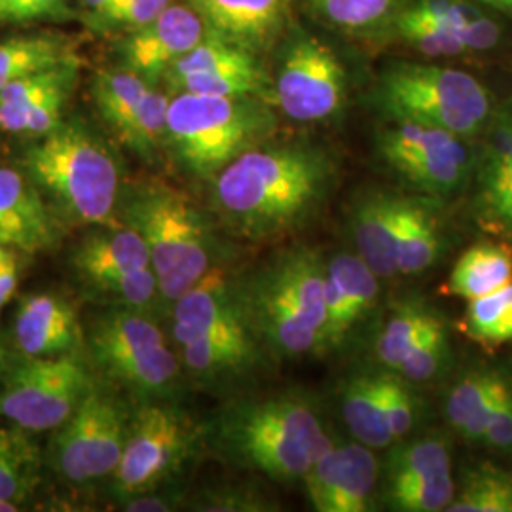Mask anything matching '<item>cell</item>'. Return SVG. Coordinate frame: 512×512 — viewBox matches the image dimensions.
I'll use <instances>...</instances> for the list:
<instances>
[{
    "label": "cell",
    "mask_w": 512,
    "mask_h": 512,
    "mask_svg": "<svg viewBox=\"0 0 512 512\" xmlns=\"http://www.w3.org/2000/svg\"><path fill=\"white\" fill-rule=\"evenodd\" d=\"M327 262L317 251H283L239 285L262 348L277 359L327 349Z\"/></svg>",
    "instance_id": "obj_2"
},
{
    "label": "cell",
    "mask_w": 512,
    "mask_h": 512,
    "mask_svg": "<svg viewBox=\"0 0 512 512\" xmlns=\"http://www.w3.org/2000/svg\"><path fill=\"white\" fill-rule=\"evenodd\" d=\"M378 279L357 253H342L327 262V349L342 346L355 327L374 310L380 294Z\"/></svg>",
    "instance_id": "obj_20"
},
{
    "label": "cell",
    "mask_w": 512,
    "mask_h": 512,
    "mask_svg": "<svg viewBox=\"0 0 512 512\" xmlns=\"http://www.w3.org/2000/svg\"><path fill=\"white\" fill-rule=\"evenodd\" d=\"M126 219L147 243L165 300H179L213 268L207 224L173 188L154 183L139 188L126 205Z\"/></svg>",
    "instance_id": "obj_7"
},
{
    "label": "cell",
    "mask_w": 512,
    "mask_h": 512,
    "mask_svg": "<svg viewBox=\"0 0 512 512\" xmlns=\"http://www.w3.org/2000/svg\"><path fill=\"white\" fill-rule=\"evenodd\" d=\"M21 165L63 219L88 226H118L120 169L93 133L61 122L23 152Z\"/></svg>",
    "instance_id": "obj_3"
},
{
    "label": "cell",
    "mask_w": 512,
    "mask_h": 512,
    "mask_svg": "<svg viewBox=\"0 0 512 512\" xmlns=\"http://www.w3.org/2000/svg\"><path fill=\"white\" fill-rule=\"evenodd\" d=\"M78 275L126 308H145L160 296L143 236L126 226H105L82 239L73 255Z\"/></svg>",
    "instance_id": "obj_14"
},
{
    "label": "cell",
    "mask_w": 512,
    "mask_h": 512,
    "mask_svg": "<svg viewBox=\"0 0 512 512\" xmlns=\"http://www.w3.org/2000/svg\"><path fill=\"white\" fill-rule=\"evenodd\" d=\"M128 433L129 423L122 404L103 387L93 385L52 440V465L74 484L114 475Z\"/></svg>",
    "instance_id": "obj_11"
},
{
    "label": "cell",
    "mask_w": 512,
    "mask_h": 512,
    "mask_svg": "<svg viewBox=\"0 0 512 512\" xmlns=\"http://www.w3.org/2000/svg\"><path fill=\"white\" fill-rule=\"evenodd\" d=\"M435 311L421 304H401L385 321L384 329L376 340V357L389 370H397L404 357L416 348L421 338L440 323Z\"/></svg>",
    "instance_id": "obj_33"
},
{
    "label": "cell",
    "mask_w": 512,
    "mask_h": 512,
    "mask_svg": "<svg viewBox=\"0 0 512 512\" xmlns=\"http://www.w3.org/2000/svg\"><path fill=\"white\" fill-rule=\"evenodd\" d=\"M408 10L421 18L435 19L452 27H463L482 14L478 8L463 0H418Z\"/></svg>",
    "instance_id": "obj_44"
},
{
    "label": "cell",
    "mask_w": 512,
    "mask_h": 512,
    "mask_svg": "<svg viewBox=\"0 0 512 512\" xmlns=\"http://www.w3.org/2000/svg\"><path fill=\"white\" fill-rule=\"evenodd\" d=\"M344 97L346 73L336 54L315 38L298 40L277 73V107L296 122H319L342 109Z\"/></svg>",
    "instance_id": "obj_15"
},
{
    "label": "cell",
    "mask_w": 512,
    "mask_h": 512,
    "mask_svg": "<svg viewBox=\"0 0 512 512\" xmlns=\"http://www.w3.org/2000/svg\"><path fill=\"white\" fill-rule=\"evenodd\" d=\"M171 4L173 0H114L105 10L92 14V19L97 27H126L135 31L154 21Z\"/></svg>",
    "instance_id": "obj_43"
},
{
    "label": "cell",
    "mask_w": 512,
    "mask_h": 512,
    "mask_svg": "<svg viewBox=\"0 0 512 512\" xmlns=\"http://www.w3.org/2000/svg\"><path fill=\"white\" fill-rule=\"evenodd\" d=\"M401 196L376 192L353 207L351 234L355 253L365 260L380 279L399 274L397 264V219Z\"/></svg>",
    "instance_id": "obj_23"
},
{
    "label": "cell",
    "mask_w": 512,
    "mask_h": 512,
    "mask_svg": "<svg viewBox=\"0 0 512 512\" xmlns=\"http://www.w3.org/2000/svg\"><path fill=\"white\" fill-rule=\"evenodd\" d=\"M382 490L385 505L399 512L446 511L458 492L452 473L385 486Z\"/></svg>",
    "instance_id": "obj_38"
},
{
    "label": "cell",
    "mask_w": 512,
    "mask_h": 512,
    "mask_svg": "<svg viewBox=\"0 0 512 512\" xmlns=\"http://www.w3.org/2000/svg\"><path fill=\"white\" fill-rule=\"evenodd\" d=\"M442 253V232L435 209L416 198H403L397 219L399 274L416 275L435 266Z\"/></svg>",
    "instance_id": "obj_27"
},
{
    "label": "cell",
    "mask_w": 512,
    "mask_h": 512,
    "mask_svg": "<svg viewBox=\"0 0 512 512\" xmlns=\"http://www.w3.org/2000/svg\"><path fill=\"white\" fill-rule=\"evenodd\" d=\"M384 488L412 480L452 473V448L444 435L399 440L389 446L384 463Z\"/></svg>",
    "instance_id": "obj_30"
},
{
    "label": "cell",
    "mask_w": 512,
    "mask_h": 512,
    "mask_svg": "<svg viewBox=\"0 0 512 512\" xmlns=\"http://www.w3.org/2000/svg\"><path fill=\"white\" fill-rule=\"evenodd\" d=\"M179 93H202L224 97H256L274 99V88L260 65L245 69H228L219 73L190 74L169 80Z\"/></svg>",
    "instance_id": "obj_36"
},
{
    "label": "cell",
    "mask_w": 512,
    "mask_h": 512,
    "mask_svg": "<svg viewBox=\"0 0 512 512\" xmlns=\"http://www.w3.org/2000/svg\"><path fill=\"white\" fill-rule=\"evenodd\" d=\"M512 382L490 370H475L463 376L446 397V420L469 442H482L495 412L509 397Z\"/></svg>",
    "instance_id": "obj_25"
},
{
    "label": "cell",
    "mask_w": 512,
    "mask_h": 512,
    "mask_svg": "<svg viewBox=\"0 0 512 512\" xmlns=\"http://www.w3.org/2000/svg\"><path fill=\"white\" fill-rule=\"evenodd\" d=\"M397 31L410 46L429 57L486 52L494 48L501 35L499 25L484 14L463 27H452L435 19L416 16L410 10H404L397 18Z\"/></svg>",
    "instance_id": "obj_26"
},
{
    "label": "cell",
    "mask_w": 512,
    "mask_h": 512,
    "mask_svg": "<svg viewBox=\"0 0 512 512\" xmlns=\"http://www.w3.org/2000/svg\"><path fill=\"white\" fill-rule=\"evenodd\" d=\"M482 442L497 450V452H511L512 450V391L509 397L495 412L494 420L488 425V431Z\"/></svg>",
    "instance_id": "obj_47"
},
{
    "label": "cell",
    "mask_w": 512,
    "mask_h": 512,
    "mask_svg": "<svg viewBox=\"0 0 512 512\" xmlns=\"http://www.w3.org/2000/svg\"><path fill=\"white\" fill-rule=\"evenodd\" d=\"M54 213L33 181L12 167H0V245L25 255L55 245Z\"/></svg>",
    "instance_id": "obj_19"
},
{
    "label": "cell",
    "mask_w": 512,
    "mask_h": 512,
    "mask_svg": "<svg viewBox=\"0 0 512 512\" xmlns=\"http://www.w3.org/2000/svg\"><path fill=\"white\" fill-rule=\"evenodd\" d=\"M463 141L444 129L395 122L380 135V154L406 183L433 198H446L458 194L473 171Z\"/></svg>",
    "instance_id": "obj_13"
},
{
    "label": "cell",
    "mask_w": 512,
    "mask_h": 512,
    "mask_svg": "<svg viewBox=\"0 0 512 512\" xmlns=\"http://www.w3.org/2000/svg\"><path fill=\"white\" fill-rule=\"evenodd\" d=\"M82 351L57 357H27L6 366L0 389V418L23 431L59 429L93 387Z\"/></svg>",
    "instance_id": "obj_10"
},
{
    "label": "cell",
    "mask_w": 512,
    "mask_h": 512,
    "mask_svg": "<svg viewBox=\"0 0 512 512\" xmlns=\"http://www.w3.org/2000/svg\"><path fill=\"white\" fill-rule=\"evenodd\" d=\"M220 439L243 465L277 482H298L330 437L310 401L287 393L228 410Z\"/></svg>",
    "instance_id": "obj_5"
},
{
    "label": "cell",
    "mask_w": 512,
    "mask_h": 512,
    "mask_svg": "<svg viewBox=\"0 0 512 512\" xmlns=\"http://www.w3.org/2000/svg\"><path fill=\"white\" fill-rule=\"evenodd\" d=\"M88 353L109 380L137 397H167L177 384L179 361L164 332L137 308L99 315L88 334Z\"/></svg>",
    "instance_id": "obj_9"
},
{
    "label": "cell",
    "mask_w": 512,
    "mask_h": 512,
    "mask_svg": "<svg viewBox=\"0 0 512 512\" xmlns=\"http://www.w3.org/2000/svg\"><path fill=\"white\" fill-rule=\"evenodd\" d=\"M311 8L332 25L357 31L368 29L391 12L395 0H308Z\"/></svg>",
    "instance_id": "obj_41"
},
{
    "label": "cell",
    "mask_w": 512,
    "mask_h": 512,
    "mask_svg": "<svg viewBox=\"0 0 512 512\" xmlns=\"http://www.w3.org/2000/svg\"><path fill=\"white\" fill-rule=\"evenodd\" d=\"M19 0H0V21H12Z\"/></svg>",
    "instance_id": "obj_49"
},
{
    "label": "cell",
    "mask_w": 512,
    "mask_h": 512,
    "mask_svg": "<svg viewBox=\"0 0 512 512\" xmlns=\"http://www.w3.org/2000/svg\"><path fill=\"white\" fill-rule=\"evenodd\" d=\"M380 109L393 122L444 129L461 139L490 126V92L471 73L442 65H399L382 76L376 90Z\"/></svg>",
    "instance_id": "obj_8"
},
{
    "label": "cell",
    "mask_w": 512,
    "mask_h": 512,
    "mask_svg": "<svg viewBox=\"0 0 512 512\" xmlns=\"http://www.w3.org/2000/svg\"><path fill=\"white\" fill-rule=\"evenodd\" d=\"M512 281V255L501 245L478 243L454 266L448 289L465 300L494 293Z\"/></svg>",
    "instance_id": "obj_31"
},
{
    "label": "cell",
    "mask_w": 512,
    "mask_h": 512,
    "mask_svg": "<svg viewBox=\"0 0 512 512\" xmlns=\"http://www.w3.org/2000/svg\"><path fill=\"white\" fill-rule=\"evenodd\" d=\"M448 359H450V338H448L446 323L440 321L421 338L416 348L404 357L403 363L393 372L403 376L406 382H429L439 376Z\"/></svg>",
    "instance_id": "obj_40"
},
{
    "label": "cell",
    "mask_w": 512,
    "mask_h": 512,
    "mask_svg": "<svg viewBox=\"0 0 512 512\" xmlns=\"http://www.w3.org/2000/svg\"><path fill=\"white\" fill-rule=\"evenodd\" d=\"M205 35V23L190 4H171L154 21L131 31L122 44L124 65L150 82L165 76Z\"/></svg>",
    "instance_id": "obj_17"
},
{
    "label": "cell",
    "mask_w": 512,
    "mask_h": 512,
    "mask_svg": "<svg viewBox=\"0 0 512 512\" xmlns=\"http://www.w3.org/2000/svg\"><path fill=\"white\" fill-rule=\"evenodd\" d=\"M196 442V427L169 404H145L129 423L128 442L114 471V490L124 499L150 494L173 475Z\"/></svg>",
    "instance_id": "obj_12"
},
{
    "label": "cell",
    "mask_w": 512,
    "mask_h": 512,
    "mask_svg": "<svg viewBox=\"0 0 512 512\" xmlns=\"http://www.w3.org/2000/svg\"><path fill=\"white\" fill-rule=\"evenodd\" d=\"M380 384H382L385 416L389 421L395 442H399L406 439L418 425L420 420L418 399L403 376H399L393 370L380 374Z\"/></svg>",
    "instance_id": "obj_42"
},
{
    "label": "cell",
    "mask_w": 512,
    "mask_h": 512,
    "mask_svg": "<svg viewBox=\"0 0 512 512\" xmlns=\"http://www.w3.org/2000/svg\"><path fill=\"white\" fill-rule=\"evenodd\" d=\"M448 512H512V478L492 463L471 469Z\"/></svg>",
    "instance_id": "obj_35"
},
{
    "label": "cell",
    "mask_w": 512,
    "mask_h": 512,
    "mask_svg": "<svg viewBox=\"0 0 512 512\" xmlns=\"http://www.w3.org/2000/svg\"><path fill=\"white\" fill-rule=\"evenodd\" d=\"M37 459L19 431L0 427V512L18 511L37 478Z\"/></svg>",
    "instance_id": "obj_34"
},
{
    "label": "cell",
    "mask_w": 512,
    "mask_h": 512,
    "mask_svg": "<svg viewBox=\"0 0 512 512\" xmlns=\"http://www.w3.org/2000/svg\"><path fill=\"white\" fill-rule=\"evenodd\" d=\"M507 103H509V105H511V109H512V97H511V99H509V101H507Z\"/></svg>",
    "instance_id": "obj_53"
},
{
    "label": "cell",
    "mask_w": 512,
    "mask_h": 512,
    "mask_svg": "<svg viewBox=\"0 0 512 512\" xmlns=\"http://www.w3.org/2000/svg\"><path fill=\"white\" fill-rule=\"evenodd\" d=\"M150 82L129 69H105L93 80V99L99 114L120 137L145 99Z\"/></svg>",
    "instance_id": "obj_32"
},
{
    "label": "cell",
    "mask_w": 512,
    "mask_h": 512,
    "mask_svg": "<svg viewBox=\"0 0 512 512\" xmlns=\"http://www.w3.org/2000/svg\"><path fill=\"white\" fill-rule=\"evenodd\" d=\"M380 465L374 448L359 440L330 437L313 459L302 482L313 509L319 512H368L374 509Z\"/></svg>",
    "instance_id": "obj_16"
},
{
    "label": "cell",
    "mask_w": 512,
    "mask_h": 512,
    "mask_svg": "<svg viewBox=\"0 0 512 512\" xmlns=\"http://www.w3.org/2000/svg\"><path fill=\"white\" fill-rule=\"evenodd\" d=\"M19 277V251L0 245V311L18 291Z\"/></svg>",
    "instance_id": "obj_48"
},
{
    "label": "cell",
    "mask_w": 512,
    "mask_h": 512,
    "mask_svg": "<svg viewBox=\"0 0 512 512\" xmlns=\"http://www.w3.org/2000/svg\"><path fill=\"white\" fill-rule=\"evenodd\" d=\"M171 99L154 88L148 90L120 139L131 150L150 158L167 141V112Z\"/></svg>",
    "instance_id": "obj_39"
},
{
    "label": "cell",
    "mask_w": 512,
    "mask_h": 512,
    "mask_svg": "<svg viewBox=\"0 0 512 512\" xmlns=\"http://www.w3.org/2000/svg\"><path fill=\"white\" fill-rule=\"evenodd\" d=\"M110 2H114V0H82V4L90 10V16L101 12V10H105Z\"/></svg>",
    "instance_id": "obj_51"
},
{
    "label": "cell",
    "mask_w": 512,
    "mask_h": 512,
    "mask_svg": "<svg viewBox=\"0 0 512 512\" xmlns=\"http://www.w3.org/2000/svg\"><path fill=\"white\" fill-rule=\"evenodd\" d=\"M173 336L183 363L200 380H230L251 370L262 344L245 310L239 285L211 268L173 302Z\"/></svg>",
    "instance_id": "obj_4"
},
{
    "label": "cell",
    "mask_w": 512,
    "mask_h": 512,
    "mask_svg": "<svg viewBox=\"0 0 512 512\" xmlns=\"http://www.w3.org/2000/svg\"><path fill=\"white\" fill-rule=\"evenodd\" d=\"M268 503L258 495L245 490H224L209 495L198 509L202 511H268Z\"/></svg>",
    "instance_id": "obj_45"
},
{
    "label": "cell",
    "mask_w": 512,
    "mask_h": 512,
    "mask_svg": "<svg viewBox=\"0 0 512 512\" xmlns=\"http://www.w3.org/2000/svg\"><path fill=\"white\" fill-rule=\"evenodd\" d=\"M207 33L243 48L260 44L281 27L287 0H188Z\"/></svg>",
    "instance_id": "obj_24"
},
{
    "label": "cell",
    "mask_w": 512,
    "mask_h": 512,
    "mask_svg": "<svg viewBox=\"0 0 512 512\" xmlns=\"http://www.w3.org/2000/svg\"><path fill=\"white\" fill-rule=\"evenodd\" d=\"M480 2L492 6V8L507 14V16H512V0H480Z\"/></svg>",
    "instance_id": "obj_50"
},
{
    "label": "cell",
    "mask_w": 512,
    "mask_h": 512,
    "mask_svg": "<svg viewBox=\"0 0 512 512\" xmlns=\"http://www.w3.org/2000/svg\"><path fill=\"white\" fill-rule=\"evenodd\" d=\"M467 334L484 344L512 342V281L494 293L467 300Z\"/></svg>",
    "instance_id": "obj_37"
},
{
    "label": "cell",
    "mask_w": 512,
    "mask_h": 512,
    "mask_svg": "<svg viewBox=\"0 0 512 512\" xmlns=\"http://www.w3.org/2000/svg\"><path fill=\"white\" fill-rule=\"evenodd\" d=\"M476 219L499 234H512V109L505 103L490 120L478 162Z\"/></svg>",
    "instance_id": "obj_21"
},
{
    "label": "cell",
    "mask_w": 512,
    "mask_h": 512,
    "mask_svg": "<svg viewBox=\"0 0 512 512\" xmlns=\"http://www.w3.org/2000/svg\"><path fill=\"white\" fill-rule=\"evenodd\" d=\"M6 363H4V353H2V348H0V380H2V376H4V372H6Z\"/></svg>",
    "instance_id": "obj_52"
},
{
    "label": "cell",
    "mask_w": 512,
    "mask_h": 512,
    "mask_svg": "<svg viewBox=\"0 0 512 512\" xmlns=\"http://www.w3.org/2000/svg\"><path fill=\"white\" fill-rule=\"evenodd\" d=\"M342 418L355 440L368 448L384 450L395 444L385 416L380 374H361L344 385Z\"/></svg>",
    "instance_id": "obj_28"
},
{
    "label": "cell",
    "mask_w": 512,
    "mask_h": 512,
    "mask_svg": "<svg viewBox=\"0 0 512 512\" xmlns=\"http://www.w3.org/2000/svg\"><path fill=\"white\" fill-rule=\"evenodd\" d=\"M73 38L27 35L0 42V90L21 78L76 61Z\"/></svg>",
    "instance_id": "obj_29"
},
{
    "label": "cell",
    "mask_w": 512,
    "mask_h": 512,
    "mask_svg": "<svg viewBox=\"0 0 512 512\" xmlns=\"http://www.w3.org/2000/svg\"><path fill=\"white\" fill-rule=\"evenodd\" d=\"M76 80V61L31 74L0 90V128L46 135L61 124V112Z\"/></svg>",
    "instance_id": "obj_18"
},
{
    "label": "cell",
    "mask_w": 512,
    "mask_h": 512,
    "mask_svg": "<svg viewBox=\"0 0 512 512\" xmlns=\"http://www.w3.org/2000/svg\"><path fill=\"white\" fill-rule=\"evenodd\" d=\"M334 169L308 147H255L215 177L213 203L239 238L272 241L306 226L327 202Z\"/></svg>",
    "instance_id": "obj_1"
},
{
    "label": "cell",
    "mask_w": 512,
    "mask_h": 512,
    "mask_svg": "<svg viewBox=\"0 0 512 512\" xmlns=\"http://www.w3.org/2000/svg\"><path fill=\"white\" fill-rule=\"evenodd\" d=\"M274 128V114L256 97L177 93L167 112V143L196 177H217Z\"/></svg>",
    "instance_id": "obj_6"
},
{
    "label": "cell",
    "mask_w": 512,
    "mask_h": 512,
    "mask_svg": "<svg viewBox=\"0 0 512 512\" xmlns=\"http://www.w3.org/2000/svg\"><path fill=\"white\" fill-rule=\"evenodd\" d=\"M14 336L21 355L27 357H57L84 348L76 310L57 294L25 296L16 313Z\"/></svg>",
    "instance_id": "obj_22"
},
{
    "label": "cell",
    "mask_w": 512,
    "mask_h": 512,
    "mask_svg": "<svg viewBox=\"0 0 512 512\" xmlns=\"http://www.w3.org/2000/svg\"><path fill=\"white\" fill-rule=\"evenodd\" d=\"M48 18H73V12H71L67 0H19L12 21L23 23V21Z\"/></svg>",
    "instance_id": "obj_46"
}]
</instances>
